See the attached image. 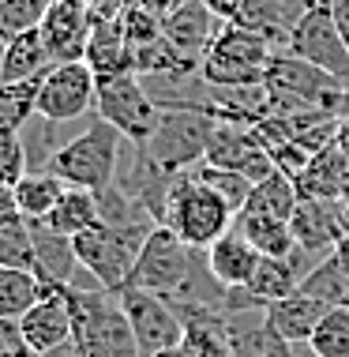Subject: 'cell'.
Listing matches in <instances>:
<instances>
[{
	"mask_svg": "<svg viewBox=\"0 0 349 357\" xmlns=\"http://www.w3.org/2000/svg\"><path fill=\"white\" fill-rule=\"evenodd\" d=\"M64 294L72 308V342L79 346L83 357H143L116 294L102 286H68Z\"/></svg>",
	"mask_w": 349,
	"mask_h": 357,
	"instance_id": "6da1fadb",
	"label": "cell"
},
{
	"mask_svg": "<svg viewBox=\"0 0 349 357\" xmlns=\"http://www.w3.org/2000/svg\"><path fill=\"white\" fill-rule=\"evenodd\" d=\"M121 143H124V136L109 121L94 117L91 128L79 132L75 139L61 143V147L45 158V166H38V169H49L68 188H86V192H94V196H102V192H109L116 185Z\"/></svg>",
	"mask_w": 349,
	"mask_h": 357,
	"instance_id": "7a4b0ae2",
	"label": "cell"
},
{
	"mask_svg": "<svg viewBox=\"0 0 349 357\" xmlns=\"http://www.w3.org/2000/svg\"><path fill=\"white\" fill-rule=\"evenodd\" d=\"M233 218H237V211L229 199H222L215 188H207L192 173H180L173 181L166 211H162V226H169L184 245L199 248V252H207L222 234H229Z\"/></svg>",
	"mask_w": 349,
	"mask_h": 357,
	"instance_id": "3957f363",
	"label": "cell"
},
{
	"mask_svg": "<svg viewBox=\"0 0 349 357\" xmlns=\"http://www.w3.org/2000/svg\"><path fill=\"white\" fill-rule=\"evenodd\" d=\"M215 117L207 109H162L158 128L147 143H139V151L147 154L154 169H162L166 177H180V173L196 169L207 158L210 136H215Z\"/></svg>",
	"mask_w": 349,
	"mask_h": 357,
	"instance_id": "277c9868",
	"label": "cell"
},
{
	"mask_svg": "<svg viewBox=\"0 0 349 357\" xmlns=\"http://www.w3.org/2000/svg\"><path fill=\"white\" fill-rule=\"evenodd\" d=\"M274 53L278 50L270 38L248 31V26L226 23L203 56L199 79L207 86H263L267 64Z\"/></svg>",
	"mask_w": 349,
	"mask_h": 357,
	"instance_id": "5b68a950",
	"label": "cell"
},
{
	"mask_svg": "<svg viewBox=\"0 0 349 357\" xmlns=\"http://www.w3.org/2000/svg\"><path fill=\"white\" fill-rule=\"evenodd\" d=\"M199 259H203L199 248H188L169 226H154L150 237L143 241L139 256H135L128 286L132 289H147V294H158V297L169 301V297L184 294V286L192 282Z\"/></svg>",
	"mask_w": 349,
	"mask_h": 357,
	"instance_id": "8992f818",
	"label": "cell"
},
{
	"mask_svg": "<svg viewBox=\"0 0 349 357\" xmlns=\"http://www.w3.org/2000/svg\"><path fill=\"white\" fill-rule=\"evenodd\" d=\"M150 237V229H116L109 222L83 229L79 237H72L75 245V259H79L83 271H91L94 286L121 294L132 278L135 256H139L143 241Z\"/></svg>",
	"mask_w": 349,
	"mask_h": 357,
	"instance_id": "52a82bcc",
	"label": "cell"
},
{
	"mask_svg": "<svg viewBox=\"0 0 349 357\" xmlns=\"http://www.w3.org/2000/svg\"><path fill=\"white\" fill-rule=\"evenodd\" d=\"M102 121H109L128 143H147L158 128V102L150 98L143 75H121V79H105L98 83V102H94Z\"/></svg>",
	"mask_w": 349,
	"mask_h": 357,
	"instance_id": "ba28073f",
	"label": "cell"
},
{
	"mask_svg": "<svg viewBox=\"0 0 349 357\" xmlns=\"http://www.w3.org/2000/svg\"><path fill=\"white\" fill-rule=\"evenodd\" d=\"M98 102V79H94L91 64L86 61H68V64H53L42 75L38 86V102H34V117L61 124V121H75L83 113H91V105Z\"/></svg>",
	"mask_w": 349,
	"mask_h": 357,
	"instance_id": "9c48e42d",
	"label": "cell"
},
{
	"mask_svg": "<svg viewBox=\"0 0 349 357\" xmlns=\"http://www.w3.org/2000/svg\"><path fill=\"white\" fill-rule=\"evenodd\" d=\"M286 50L349 86V45H346V38L338 34L327 4H316L308 15H300V23L289 31Z\"/></svg>",
	"mask_w": 349,
	"mask_h": 357,
	"instance_id": "30bf717a",
	"label": "cell"
},
{
	"mask_svg": "<svg viewBox=\"0 0 349 357\" xmlns=\"http://www.w3.org/2000/svg\"><path fill=\"white\" fill-rule=\"evenodd\" d=\"M116 297H121V308H124V316H128L132 335H135V342H139L143 357L169 350V346H180L184 324H180V316L173 312V305L166 297L147 294V289H132V286L121 289Z\"/></svg>",
	"mask_w": 349,
	"mask_h": 357,
	"instance_id": "8fae6325",
	"label": "cell"
},
{
	"mask_svg": "<svg viewBox=\"0 0 349 357\" xmlns=\"http://www.w3.org/2000/svg\"><path fill=\"white\" fill-rule=\"evenodd\" d=\"M203 162L240 173L251 185L274 173V158H270V151L259 143L256 128H251V124H237V121H218L215 124V136H210V147H207V158Z\"/></svg>",
	"mask_w": 349,
	"mask_h": 357,
	"instance_id": "7c38bea8",
	"label": "cell"
},
{
	"mask_svg": "<svg viewBox=\"0 0 349 357\" xmlns=\"http://www.w3.org/2000/svg\"><path fill=\"white\" fill-rule=\"evenodd\" d=\"M38 31H42L45 53H49L53 64L83 61L94 31V8L86 0H53Z\"/></svg>",
	"mask_w": 349,
	"mask_h": 357,
	"instance_id": "4fadbf2b",
	"label": "cell"
},
{
	"mask_svg": "<svg viewBox=\"0 0 349 357\" xmlns=\"http://www.w3.org/2000/svg\"><path fill=\"white\" fill-rule=\"evenodd\" d=\"M297 248H304L308 256H331L334 245L346 234V218L338 199H300L293 218H289Z\"/></svg>",
	"mask_w": 349,
	"mask_h": 357,
	"instance_id": "5bb4252c",
	"label": "cell"
},
{
	"mask_svg": "<svg viewBox=\"0 0 349 357\" xmlns=\"http://www.w3.org/2000/svg\"><path fill=\"white\" fill-rule=\"evenodd\" d=\"M226 339H229L233 357H293L297 354V346L286 342L270 327L263 305L226 312Z\"/></svg>",
	"mask_w": 349,
	"mask_h": 357,
	"instance_id": "9a60e30c",
	"label": "cell"
},
{
	"mask_svg": "<svg viewBox=\"0 0 349 357\" xmlns=\"http://www.w3.org/2000/svg\"><path fill=\"white\" fill-rule=\"evenodd\" d=\"M222 26L226 23H222L203 0H188V4L173 8V12L162 19V34H166V42L177 53L188 56V61H196V64H203V56H207L210 42L218 38Z\"/></svg>",
	"mask_w": 349,
	"mask_h": 357,
	"instance_id": "2e32d148",
	"label": "cell"
},
{
	"mask_svg": "<svg viewBox=\"0 0 349 357\" xmlns=\"http://www.w3.org/2000/svg\"><path fill=\"white\" fill-rule=\"evenodd\" d=\"M83 61L91 64V72L98 83L121 79V75H135V61H132L128 42H124L121 19H105V15L94 12V31H91V42H86Z\"/></svg>",
	"mask_w": 349,
	"mask_h": 357,
	"instance_id": "e0dca14e",
	"label": "cell"
},
{
	"mask_svg": "<svg viewBox=\"0 0 349 357\" xmlns=\"http://www.w3.org/2000/svg\"><path fill=\"white\" fill-rule=\"evenodd\" d=\"M68 289V286H64ZM56 289V294H45L31 312L19 320L23 327V339L34 354H49L56 346L72 342V308H68V294Z\"/></svg>",
	"mask_w": 349,
	"mask_h": 357,
	"instance_id": "ac0fdd59",
	"label": "cell"
},
{
	"mask_svg": "<svg viewBox=\"0 0 349 357\" xmlns=\"http://www.w3.org/2000/svg\"><path fill=\"white\" fill-rule=\"evenodd\" d=\"M31 234H34V275L42 282V289L56 294V289L72 286V275L79 267L72 237L53 234L45 222H31Z\"/></svg>",
	"mask_w": 349,
	"mask_h": 357,
	"instance_id": "d6986e66",
	"label": "cell"
},
{
	"mask_svg": "<svg viewBox=\"0 0 349 357\" xmlns=\"http://www.w3.org/2000/svg\"><path fill=\"white\" fill-rule=\"evenodd\" d=\"M203 259H207V271L215 275L218 286L237 289V286H248L251 271H256V264H259L263 256H259L256 248L248 245V237L240 234L237 226H233L229 234H222L215 245L203 252Z\"/></svg>",
	"mask_w": 349,
	"mask_h": 357,
	"instance_id": "ffe728a7",
	"label": "cell"
},
{
	"mask_svg": "<svg viewBox=\"0 0 349 357\" xmlns=\"http://www.w3.org/2000/svg\"><path fill=\"white\" fill-rule=\"evenodd\" d=\"M293 185L300 192V199H342V192L349 185V154L334 139L331 147L312 154V162L304 166V173Z\"/></svg>",
	"mask_w": 349,
	"mask_h": 357,
	"instance_id": "44dd1931",
	"label": "cell"
},
{
	"mask_svg": "<svg viewBox=\"0 0 349 357\" xmlns=\"http://www.w3.org/2000/svg\"><path fill=\"white\" fill-rule=\"evenodd\" d=\"M323 312H327V305L312 301V297L300 294V289H297V294H289V297H282V301L267 305L270 327H274L286 342H293V346H308L316 324L323 320Z\"/></svg>",
	"mask_w": 349,
	"mask_h": 357,
	"instance_id": "7402d4cb",
	"label": "cell"
},
{
	"mask_svg": "<svg viewBox=\"0 0 349 357\" xmlns=\"http://www.w3.org/2000/svg\"><path fill=\"white\" fill-rule=\"evenodd\" d=\"M53 68L49 53H45V42H42V31H26L4 42V56H0V83H26V79H38Z\"/></svg>",
	"mask_w": 349,
	"mask_h": 357,
	"instance_id": "603a6c76",
	"label": "cell"
},
{
	"mask_svg": "<svg viewBox=\"0 0 349 357\" xmlns=\"http://www.w3.org/2000/svg\"><path fill=\"white\" fill-rule=\"evenodd\" d=\"M42 222L61 237H79L83 229H91L102 222V199L86 188H64L61 204H56Z\"/></svg>",
	"mask_w": 349,
	"mask_h": 357,
	"instance_id": "cb8c5ba5",
	"label": "cell"
},
{
	"mask_svg": "<svg viewBox=\"0 0 349 357\" xmlns=\"http://www.w3.org/2000/svg\"><path fill=\"white\" fill-rule=\"evenodd\" d=\"M233 226L248 237V245L256 248L259 256H289L297 248L293 229L282 218H267V215H251V211H237Z\"/></svg>",
	"mask_w": 349,
	"mask_h": 357,
	"instance_id": "d4e9b609",
	"label": "cell"
},
{
	"mask_svg": "<svg viewBox=\"0 0 349 357\" xmlns=\"http://www.w3.org/2000/svg\"><path fill=\"white\" fill-rule=\"evenodd\" d=\"M297 204H300V192L293 185V177H286V173L274 169L270 177H263V181H256V185H251V196H248V204L240 207V211L289 222V218H293V211H297Z\"/></svg>",
	"mask_w": 349,
	"mask_h": 357,
	"instance_id": "484cf974",
	"label": "cell"
},
{
	"mask_svg": "<svg viewBox=\"0 0 349 357\" xmlns=\"http://www.w3.org/2000/svg\"><path fill=\"white\" fill-rule=\"evenodd\" d=\"M64 181L53 177L49 169H31L23 181L15 185V204H19V215H23L26 222H42L49 211L61 204L64 196Z\"/></svg>",
	"mask_w": 349,
	"mask_h": 357,
	"instance_id": "4316f807",
	"label": "cell"
},
{
	"mask_svg": "<svg viewBox=\"0 0 349 357\" xmlns=\"http://www.w3.org/2000/svg\"><path fill=\"white\" fill-rule=\"evenodd\" d=\"M42 297H45V289L34 271L0 267V320H23Z\"/></svg>",
	"mask_w": 349,
	"mask_h": 357,
	"instance_id": "83f0119b",
	"label": "cell"
},
{
	"mask_svg": "<svg viewBox=\"0 0 349 357\" xmlns=\"http://www.w3.org/2000/svg\"><path fill=\"white\" fill-rule=\"evenodd\" d=\"M300 294H308L312 301L327 305V308L349 305V275H346V267L338 264L334 256L316 259V267L300 278Z\"/></svg>",
	"mask_w": 349,
	"mask_h": 357,
	"instance_id": "f1b7e54d",
	"label": "cell"
},
{
	"mask_svg": "<svg viewBox=\"0 0 349 357\" xmlns=\"http://www.w3.org/2000/svg\"><path fill=\"white\" fill-rule=\"evenodd\" d=\"M237 26H248V31L263 34L274 42V50H286L289 42V23H286V0H245L240 4Z\"/></svg>",
	"mask_w": 349,
	"mask_h": 357,
	"instance_id": "f546056e",
	"label": "cell"
},
{
	"mask_svg": "<svg viewBox=\"0 0 349 357\" xmlns=\"http://www.w3.org/2000/svg\"><path fill=\"white\" fill-rule=\"evenodd\" d=\"M308 350L316 357H349V305L327 308L308 339Z\"/></svg>",
	"mask_w": 349,
	"mask_h": 357,
	"instance_id": "4dcf8cb0",
	"label": "cell"
},
{
	"mask_svg": "<svg viewBox=\"0 0 349 357\" xmlns=\"http://www.w3.org/2000/svg\"><path fill=\"white\" fill-rule=\"evenodd\" d=\"M38 86L42 75L26 83H0V128H23L34 117V102H38Z\"/></svg>",
	"mask_w": 349,
	"mask_h": 357,
	"instance_id": "1f68e13d",
	"label": "cell"
},
{
	"mask_svg": "<svg viewBox=\"0 0 349 357\" xmlns=\"http://www.w3.org/2000/svg\"><path fill=\"white\" fill-rule=\"evenodd\" d=\"M53 0H0V42L38 31Z\"/></svg>",
	"mask_w": 349,
	"mask_h": 357,
	"instance_id": "d6a6232c",
	"label": "cell"
},
{
	"mask_svg": "<svg viewBox=\"0 0 349 357\" xmlns=\"http://www.w3.org/2000/svg\"><path fill=\"white\" fill-rule=\"evenodd\" d=\"M0 267H19V271H34V234L31 222L15 218L0 226Z\"/></svg>",
	"mask_w": 349,
	"mask_h": 357,
	"instance_id": "836d02e7",
	"label": "cell"
},
{
	"mask_svg": "<svg viewBox=\"0 0 349 357\" xmlns=\"http://www.w3.org/2000/svg\"><path fill=\"white\" fill-rule=\"evenodd\" d=\"M196 181H203L207 188H215L222 199H229L233 211H240L248 204V196H251V181L248 177H240V173H233V169H222V166H210V162H199L196 169H188Z\"/></svg>",
	"mask_w": 349,
	"mask_h": 357,
	"instance_id": "e575fe53",
	"label": "cell"
},
{
	"mask_svg": "<svg viewBox=\"0 0 349 357\" xmlns=\"http://www.w3.org/2000/svg\"><path fill=\"white\" fill-rule=\"evenodd\" d=\"M31 173V151L15 128H0V185H19Z\"/></svg>",
	"mask_w": 349,
	"mask_h": 357,
	"instance_id": "d590c367",
	"label": "cell"
},
{
	"mask_svg": "<svg viewBox=\"0 0 349 357\" xmlns=\"http://www.w3.org/2000/svg\"><path fill=\"white\" fill-rule=\"evenodd\" d=\"M121 26H124V42H128V50H139V45L154 42V38H162V19L147 12V8H132V12L121 15Z\"/></svg>",
	"mask_w": 349,
	"mask_h": 357,
	"instance_id": "8d00e7d4",
	"label": "cell"
},
{
	"mask_svg": "<svg viewBox=\"0 0 349 357\" xmlns=\"http://www.w3.org/2000/svg\"><path fill=\"white\" fill-rule=\"evenodd\" d=\"M31 346L23 339L19 320H0V357H23Z\"/></svg>",
	"mask_w": 349,
	"mask_h": 357,
	"instance_id": "74e56055",
	"label": "cell"
},
{
	"mask_svg": "<svg viewBox=\"0 0 349 357\" xmlns=\"http://www.w3.org/2000/svg\"><path fill=\"white\" fill-rule=\"evenodd\" d=\"M323 4H327V12H331V19H334L338 34H342L346 45H349V0H323Z\"/></svg>",
	"mask_w": 349,
	"mask_h": 357,
	"instance_id": "f35d334b",
	"label": "cell"
},
{
	"mask_svg": "<svg viewBox=\"0 0 349 357\" xmlns=\"http://www.w3.org/2000/svg\"><path fill=\"white\" fill-rule=\"evenodd\" d=\"M23 218L19 215V204H15V188L12 185H0V226H8V222Z\"/></svg>",
	"mask_w": 349,
	"mask_h": 357,
	"instance_id": "ab89813d",
	"label": "cell"
},
{
	"mask_svg": "<svg viewBox=\"0 0 349 357\" xmlns=\"http://www.w3.org/2000/svg\"><path fill=\"white\" fill-rule=\"evenodd\" d=\"M139 4H143V0H102L94 12L105 15V19H121L124 12H132V8H139Z\"/></svg>",
	"mask_w": 349,
	"mask_h": 357,
	"instance_id": "60d3db41",
	"label": "cell"
},
{
	"mask_svg": "<svg viewBox=\"0 0 349 357\" xmlns=\"http://www.w3.org/2000/svg\"><path fill=\"white\" fill-rule=\"evenodd\" d=\"M203 4L210 8V12H215L222 23H233V19H237V12H240V4H245V0H203Z\"/></svg>",
	"mask_w": 349,
	"mask_h": 357,
	"instance_id": "b9f144b4",
	"label": "cell"
},
{
	"mask_svg": "<svg viewBox=\"0 0 349 357\" xmlns=\"http://www.w3.org/2000/svg\"><path fill=\"white\" fill-rule=\"evenodd\" d=\"M42 357H83V354H79V346H75V342H64V346H56V350L42 354Z\"/></svg>",
	"mask_w": 349,
	"mask_h": 357,
	"instance_id": "7bdbcfd3",
	"label": "cell"
},
{
	"mask_svg": "<svg viewBox=\"0 0 349 357\" xmlns=\"http://www.w3.org/2000/svg\"><path fill=\"white\" fill-rule=\"evenodd\" d=\"M150 357H184L180 346H169V350H158V354H150Z\"/></svg>",
	"mask_w": 349,
	"mask_h": 357,
	"instance_id": "ee69618b",
	"label": "cell"
},
{
	"mask_svg": "<svg viewBox=\"0 0 349 357\" xmlns=\"http://www.w3.org/2000/svg\"><path fill=\"white\" fill-rule=\"evenodd\" d=\"M293 357H316V354L308 350V346H297V354H293Z\"/></svg>",
	"mask_w": 349,
	"mask_h": 357,
	"instance_id": "f6af8a7d",
	"label": "cell"
},
{
	"mask_svg": "<svg viewBox=\"0 0 349 357\" xmlns=\"http://www.w3.org/2000/svg\"><path fill=\"white\" fill-rule=\"evenodd\" d=\"M23 357H42V354H34V350H26V354H23Z\"/></svg>",
	"mask_w": 349,
	"mask_h": 357,
	"instance_id": "bcb514c9",
	"label": "cell"
},
{
	"mask_svg": "<svg viewBox=\"0 0 349 357\" xmlns=\"http://www.w3.org/2000/svg\"><path fill=\"white\" fill-rule=\"evenodd\" d=\"M86 4H91V8H98V4H102V0H86Z\"/></svg>",
	"mask_w": 349,
	"mask_h": 357,
	"instance_id": "7dc6e473",
	"label": "cell"
},
{
	"mask_svg": "<svg viewBox=\"0 0 349 357\" xmlns=\"http://www.w3.org/2000/svg\"><path fill=\"white\" fill-rule=\"evenodd\" d=\"M177 4H188V0H177Z\"/></svg>",
	"mask_w": 349,
	"mask_h": 357,
	"instance_id": "c3c4849f",
	"label": "cell"
},
{
	"mask_svg": "<svg viewBox=\"0 0 349 357\" xmlns=\"http://www.w3.org/2000/svg\"><path fill=\"white\" fill-rule=\"evenodd\" d=\"M319 4H323V0H319Z\"/></svg>",
	"mask_w": 349,
	"mask_h": 357,
	"instance_id": "681fc988",
	"label": "cell"
}]
</instances>
